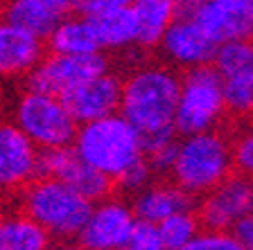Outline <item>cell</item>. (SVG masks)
<instances>
[{"instance_id":"7","label":"cell","mask_w":253,"mask_h":250,"mask_svg":"<svg viewBox=\"0 0 253 250\" xmlns=\"http://www.w3.org/2000/svg\"><path fill=\"white\" fill-rule=\"evenodd\" d=\"M212 66L221 77L228 122L240 124L253 120V43H221Z\"/></svg>"},{"instance_id":"28","label":"cell","mask_w":253,"mask_h":250,"mask_svg":"<svg viewBox=\"0 0 253 250\" xmlns=\"http://www.w3.org/2000/svg\"><path fill=\"white\" fill-rule=\"evenodd\" d=\"M133 0H75V11L84 16H97L120 7H131Z\"/></svg>"},{"instance_id":"33","label":"cell","mask_w":253,"mask_h":250,"mask_svg":"<svg viewBox=\"0 0 253 250\" xmlns=\"http://www.w3.org/2000/svg\"><path fill=\"white\" fill-rule=\"evenodd\" d=\"M251 43H253V36H251Z\"/></svg>"},{"instance_id":"10","label":"cell","mask_w":253,"mask_h":250,"mask_svg":"<svg viewBox=\"0 0 253 250\" xmlns=\"http://www.w3.org/2000/svg\"><path fill=\"white\" fill-rule=\"evenodd\" d=\"M138 216L131 201L122 196H106L95 201L84 228L79 230L77 241L90 250H122L129 241Z\"/></svg>"},{"instance_id":"8","label":"cell","mask_w":253,"mask_h":250,"mask_svg":"<svg viewBox=\"0 0 253 250\" xmlns=\"http://www.w3.org/2000/svg\"><path fill=\"white\" fill-rule=\"evenodd\" d=\"M109 59L102 52L97 54H57L50 52L39 61V66L27 74L25 86L34 90L66 97L70 90L82 86L84 81L106 72Z\"/></svg>"},{"instance_id":"12","label":"cell","mask_w":253,"mask_h":250,"mask_svg":"<svg viewBox=\"0 0 253 250\" xmlns=\"http://www.w3.org/2000/svg\"><path fill=\"white\" fill-rule=\"evenodd\" d=\"M197 212L204 228L233 230L244 216L253 214V178L233 172L212 192L199 198Z\"/></svg>"},{"instance_id":"26","label":"cell","mask_w":253,"mask_h":250,"mask_svg":"<svg viewBox=\"0 0 253 250\" xmlns=\"http://www.w3.org/2000/svg\"><path fill=\"white\" fill-rule=\"evenodd\" d=\"M183 250H244L231 230L204 228Z\"/></svg>"},{"instance_id":"6","label":"cell","mask_w":253,"mask_h":250,"mask_svg":"<svg viewBox=\"0 0 253 250\" xmlns=\"http://www.w3.org/2000/svg\"><path fill=\"white\" fill-rule=\"evenodd\" d=\"M228 120L224 86L215 66H199L181 74V93L176 106L179 136L224 129Z\"/></svg>"},{"instance_id":"13","label":"cell","mask_w":253,"mask_h":250,"mask_svg":"<svg viewBox=\"0 0 253 250\" xmlns=\"http://www.w3.org/2000/svg\"><path fill=\"white\" fill-rule=\"evenodd\" d=\"M41 176L63 180L93 203L111 196L116 189V182L97 172L95 167H90L86 160H82L73 144L41 151Z\"/></svg>"},{"instance_id":"15","label":"cell","mask_w":253,"mask_h":250,"mask_svg":"<svg viewBox=\"0 0 253 250\" xmlns=\"http://www.w3.org/2000/svg\"><path fill=\"white\" fill-rule=\"evenodd\" d=\"M63 102L68 104L70 113L75 115V120L79 124L100 120V117H109L113 113H120L122 104V79L116 72L97 74V77L84 81L75 90H70Z\"/></svg>"},{"instance_id":"20","label":"cell","mask_w":253,"mask_h":250,"mask_svg":"<svg viewBox=\"0 0 253 250\" xmlns=\"http://www.w3.org/2000/svg\"><path fill=\"white\" fill-rule=\"evenodd\" d=\"M47 50L57 54H97L102 50L100 36L90 16L70 14L57 25V30L45 41Z\"/></svg>"},{"instance_id":"32","label":"cell","mask_w":253,"mask_h":250,"mask_svg":"<svg viewBox=\"0 0 253 250\" xmlns=\"http://www.w3.org/2000/svg\"><path fill=\"white\" fill-rule=\"evenodd\" d=\"M183 2H197V0H183Z\"/></svg>"},{"instance_id":"16","label":"cell","mask_w":253,"mask_h":250,"mask_svg":"<svg viewBox=\"0 0 253 250\" xmlns=\"http://www.w3.org/2000/svg\"><path fill=\"white\" fill-rule=\"evenodd\" d=\"M45 57V41L0 16V81L27 79Z\"/></svg>"},{"instance_id":"23","label":"cell","mask_w":253,"mask_h":250,"mask_svg":"<svg viewBox=\"0 0 253 250\" xmlns=\"http://www.w3.org/2000/svg\"><path fill=\"white\" fill-rule=\"evenodd\" d=\"M158 230H161V237H163L168 250H183L204 230V223H201L197 210H183V212H176L165 221H161Z\"/></svg>"},{"instance_id":"24","label":"cell","mask_w":253,"mask_h":250,"mask_svg":"<svg viewBox=\"0 0 253 250\" xmlns=\"http://www.w3.org/2000/svg\"><path fill=\"white\" fill-rule=\"evenodd\" d=\"M231 142H233L235 172L253 178V120L233 124Z\"/></svg>"},{"instance_id":"21","label":"cell","mask_w":253,"mask_h":250,"mask_svg":"<svg viewBox=\"0 0 253 250\" xmlns=\"http://www.w3.org/2000/svg\"><path fill=\"white\" fill-rule=\"evenodd\" d=\"M52 237L23 210L0 214V250H47Z\"/></svg>"},{"instance_id":"19","label":"cell","mask_w":253,"mask_h":250,"mask_svg":"<svg viewBox=\"0 0 253 250\" xmlns=\"http://www.w3.org/2000/svg\"><path fill=\"white\" fill-rule=\"evenodd\" d=\"M183 0H133L131 14L136 21V47L154 50L183 11Z\"/></svg>"},{"instance_id":"1","label":"cell","mask_w":253,"mask_h":250,"mask_svg":"<svg viewBox=\"0 0 253 250\" xmlns=\"http://www.w3.org/2000/svg\"><path fill=\"white\" fill-rule=\"evenodd\" d=\"M181 74L165 61H145L122 79L120 113L140 131L142 140L176 131Z\"/></svg>"},{"instance_id":"2","label":"cell","mask_w":253,"mask_h":250,"mask_svg":"<svg viewBox=\"0 0 253 250\" xmlns=\"http://www.w3.org/2000/svg\"><path fill=\"white\" fill-rule=\"evenodd\" d=\"M235 172L231 131L212 129L204 133L179 136L176 153L168 178L201 198Z\"/></svg>"},{"instance_id":"14","label":"cell","mask_w":253,"mask_h":250,"mask_svg":"<svg viewBox=\"0 0 253 250\" xmlns=\"http://www.w3.org/2000/svg\"><path fill=\"white\" fill-rule=\"evenodd\" d=\"M211 38L221 45L231 41H251L253 36V9L235 5L231 0H197L185 2Z\"/></svg>"},{"instance_id":"5","label":"cell","mask_w":253,"mask_h":250,"mask_svg":"<svg viewBox=\"0 0 253 250\" xmlns=\"http://www.w3.org/2000/svg\"><path fill=\"white\" fill-rule=\"evenodd\" d=\"M11 120L41 151L70 146L79 129V122L70 113L63 97L27 86L16 99Z\"/></svg>"},{"instance_id":"4","label":"cell","mask_w":253,"mask_h":250,"mask_svg":"<svg viewBox=\"0 0 253 250\" xmlns=\"http://www.w3.org/2000/svg\"><path fill=\"white\" fill-rule=\"evenodd\" d=\"M21 210L30 214L52 241L77 239L88 219L93 201L50 176H39L21 192Z\"/></svg>"},{"instance_id":"25","label":"cell","mask_w":253,"mask_h":250,"mask_svg":"<svg viewBox=\"0 0 253 250\" xmlns=\"http://www.w3.org/2000/svg\"><path fill=\"white\" fill-rule=\"evenodd\" d=\"M156 178L158 176H156V172H154L152 162H149L147 156H145L142 160H138L136 165L129 167V169L118 178L116 189H120V192L126 194V196H133V194H138L140 189H145L149 182H154Z\"/></svg>"},{"instance_id":"18","label":"cell","mask_w":253,"mask_h":250,"mask_svg":"<svg viewBox=\"0 0 253 250\" xmlns=\"http://www.w3.org/2000/svg\"><path fill=\"white\" fill-rule=\"evenodd\" d=\"M197 203H199L197 196H192L183 187H179L174 180L161 176L131 196V205L138 221H149V223L156 225L176 212L197 210Z\"/></svg>"},{"instance_id":"9","label":"cell","mask_w":253,"mask_h":250,"mask_svg":"<svg viewBox=\"0 0 253 250\" xmlns=\"http://www.w3.org/2000/svg\"><path fill=\"white\" fill-rule=\"evenodd\" d=\"M41 176V149L14 120H0V196L21 194Z\"/></svg>"},{"instance_id":"29","label":"cell","mask_w":253,"mask_h":250,"mask_svg":"<svg viewBox=\"0 0 253 250\" xmlns=\"http://www.w3.org/2000/svg\"><path fill=\"white\" fill-rule=\"evenodd\" d=\"M231 232L237 237V241L242 244L244 250H253V214L244 216V219L231 230Z\"/></svg>"},{"instance_id":"11","label":"cell","mask_w":253,"mask_h":250,"mask_svg":"<svg viewBox=\"0 0 253 250\" xmlns=\"http://www.w3.org/2000/svg\"><path fill=\"white\" fill-rule=\"evenodd\" d=\"M217 47L219 45L211 38V34L199 25V21L183 5L181 16L172 23L158 50L163 54L165 63L185 72L199 66H211L215 61Z\"/></svg>"},{"instance_id":"22","label":"cell","mask_w":253,"mask_h":250,"mask_svg":"<svg viewBox=\"0 0 253 250\" xmlns=\"http://www.w3.org/2000/svg\"><path fill=\"white\" fill-rule=\"evenodd\" d=\"M100 36L102 50H129L136 47V21H133L131 7H120V9H111L104 14L90 16Z\"/></svg>"},{"instance_id":"30","label":"cell","mask_w":253,"mask_h":250,"mask_svg":"<svg viewBox=\"0 0 253 250\" xmlns=\"http://www.w3.org/2000/svg\"><path fill=\"white\" fill-rule=\"evenodd\" d=\"M47 250H90V248L75 239V241H57V244H52Z\"/></svg>"},{"instance_id":"27","label":"cell","mask_w":253,"mask_h":250,"mask_svg":"<svg viewBox=\"0 0 253 250\" xmlns=\"http://www.w3.org/2000/svg\"><path fill=\"white\" fill-rule=\"evenodd\" d=\"M122 250H168V246H165L156 223L138 221L131 237H129V241L125 244Z\"/></svg>"},{"instance_id":"3","label":"cell","mask_w":253,"mask_h":250,"mask_svg":"<svg viewBox=\"0 0 253 250\" xmlns=\"http://www.w3.org/2000/svg\"><path fill=\"white\" fill-rule=\"evenodd\" d=\"M73 149L97 172L116 182L122 174L145 158V140L140 131L122 113L79 124Z\"/></svg>"},{"instance_id":"17","label":"cell","mask_w":253,"mask_h":250,"mask_svg":"<svg viewBox=\"0 0 253 250\" xmlns=\"http://www.w3.org/2000/svg\"><path fill=\"white\" fill-rule=\"evenodd\" d=\"M70 14H75V0H0L2 18L43 41Z\"/></svg>"},{"instance_id":"31","label":"cell","mask_w":253,"mask_h":250,"mask_svg":"<svg viewBox=\"0 0 253 250\" xmlns=\"http://www.w3.org/2000/svg\"><path fill=\"white\" fill-rule=\"evenodd\" d=\"M231 2H235V5H242V7H249V9H253V0H231Z\"/></svg>"}]
</instances>
